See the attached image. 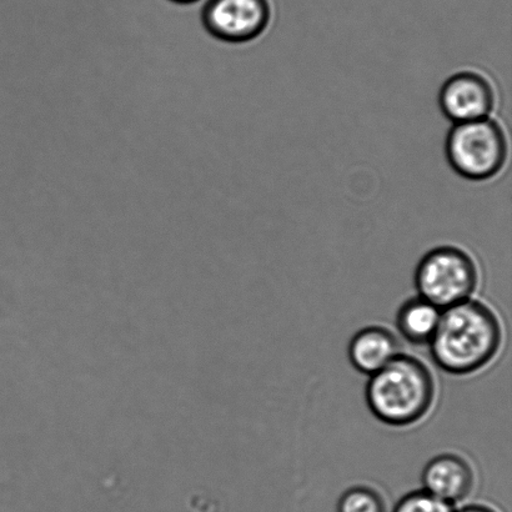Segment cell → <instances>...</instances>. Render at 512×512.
Returning <instances> with one entry per match:
<instances>
[{
  "label": "cell",
  "mask_w": 512,
  "mask_h": 512,
  "mask_svg": "<svg viewBox=\"0 0 512 512\" xmlns=\"http://www.w3.org/2000/svg\"><path fill=\"white\" fill-rule=\"evenodd\" d=\"M495 102L493 85L475 72L451 75L439 93L441 112L454 124L488 118Z\"/></svg>",
  "instance_id": "obj_6"
},
{
  "label": "cell",
  "mask_w": 512,
  "mask_h": 512,
  "mask_svg": "<svg viewBox=\"0 0 512 512\" xmlns=\"http://www.w3.org/2000/svg\"><path fill=\"white\" fill-rule=\"evenodd\" d=\"M383 496L369 486H354L340 496L338 512H385Z\"/></svg>",
  "instance_id": "obj_10"
},
{
  "label": "cell",
  "mask_w": 512,
  "mask_h": 512,
  "mask_svg": "<svg viewBox=\"0 0 512 512\" xmlns=\"http://www.w3.org/2000/svg\"><path fill=\"white\" fill-rule=\"evenodd\" d=\"M503 326L498 315L478 300H466L441 311L430 355L439 369L465 376L486 368L503 345Z\"/></svg>",
  "instance_id": "obj_1"
},
{
  "label": "cell",
  "mask_w": 512,
  "mask_h": 512,
  "mask_svg": "<svg viewBox=\"0 0 512 512\" xmlns=\"http://www.w3.org/2000/svg\"><path fill=\"white\" fill-rule=\"evenodd\" d=\"M172 2L179 3V4H192V3L199 2V0H172Z\"/></svg>",
  "instance_id": "obj_13"
},
{
  "label": "cell",
  "mask_w": 512,
  "mask_h": 512,
  "mask_svg": "<svg viewBox=\"0 0 512 512\" xmlns=\"http://www.w3.org/2000/svg\"><path fill=\"white\" fill-rule=\"evenodd\" d=\"M414 279L420 298L445 310L473 296L479 285V269L465 250L445 245L421 258Z\"/></svg>",
  "instance_id": "obj_4"
},
{
  "label": "cell",
  "mask_w": 512,
  "mask_h": 512,
  "mask_svg": "<svg viewBox=\"0 0 512 512\" xmlns=\"http://www.w3.org/2000/svg\"><path fill=\"white\" fill-rule=\"evenodd\" d=\"M458 512H496L494 509L489 508L485 505H468Z\"/></svg>",
  "instance_id": "obj_12"
},
{
  "label": "cell",
  "mask_w": 512,
  "mask_h": 512,
  "mask_svg": "<svg viewBox=\"0 0 512 512\" xmlns=\"http://www.w3.org/2000/svg\"><path fill=\"white\" fill-rule=\"evenodd\" d=\"M349 360L361 374L373 375L400 354L396 336L383 326H368L350 340Z\"/></svg>",
  "instance_id": "obj_8"
},
{
  "label": "cell",
  "mask_w": 512,
  "mask_h": 512,
  "mask_svg": "<svg viewBox=\"0 0 512 512\" xmlns=\"http://www.w3.org/2000/svg\"><path fill=\"white\" fill-rule=\"evenodd\" d=\"M393 512H455L453 505L436 498L428 491L418 490L406 494L395 505Z\"/></svg>",
  "instance_id": "obj_11"
},
{
  "label": "cell",
  "mask_w": 512,
  "mask_h": 512,
  "mask_svg": "<svg viewBox=\"0 0 512 512\" xmlns=\"http://www.w3.org/2000/svg\"><path fill=\"white\" fill-rule=\"evenodd\" d=\"M441 310L416 296L406 300L396 315V328L406 341L414 345L429 344L438 328Z\"/></svg>",
  "instance_id": "obj_9"
},
{
  "label": "cell",
  "mask_w": 512,
  "mask_h": 512,
  "mask_svg": "<svg viewBox=\"0 0 512 512\" xmlns=\"http://www.w3.org/2000/svg\"><path fill=\"white\" fill-rule=\"evenodd\" d=\"M421 484L431 495L453 505L468 499L473 493L475 473L463 456L441 454L426 464Z\"/></svg>",
  "instance_id": "obj_7"
},
{
  "label": "cell",
  "mask_w": 512,
  "mask_h": 512,
  "mask_svg": "<svg viewBox=\"0 0 512 512\" xmlns=\"http://www.w3.org/2000/svg\"><path fill=\"white\" fill-rule=\"evenodd\" d=\"M436 395L434 375L423 361L399 354L370 375L365 398L371 414L394 428L419 423L433 408Z\"/></svg>",
  "instance_id": "obj_2"
},
{
  "label": "cell",
  "mask_w": 512,
  "mask_h": 512,
  "mask_svg": "<svg viewBox=\"0 0 512 512\" xmlns=\"http://www.w3.org/2000/svg\"><path fill=\"white\" fill-rule=\"evenodd\" d=\"M271 19L269 0H208L203 23L213 37L248 43L260 37Z\"/></svg>",
  "instance_id": "obj_5"
},
{
  "label": "cell",
  "mask_w": 512,
  "mask_h": 512,
  "mask_svg": "<svg viewBox=\"0 0 512 512\" xmlns=\"http://www.w3.org/2000/svg\"><path fill=\"white\" fill-rule=\"evenodd\" d=\"M445 149L455 173L474 182L499 174L509 153L503 128L488 118L455 124L446 137Z\"/></svg>",
  "instance_id": "obj_3"
}]
</instances>
